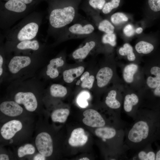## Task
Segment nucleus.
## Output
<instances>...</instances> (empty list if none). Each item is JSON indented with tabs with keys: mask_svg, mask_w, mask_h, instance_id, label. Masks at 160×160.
Wrapping results in <instances>:
<instances>
[{
	"mask_svg": "<svg viewBox=\"0 0 160 160\" xmlns=\"http://www.w3.org/2000/svg\"><path fill=\"white\" fill-rule=\"evenodd\" d=\"M133 122L125 128L124 145L133 151L160 140V109L140 108Z\"/></svg>",
	"mask_w": 160,
	"mask_h": 160,
	"instance_id": "obj_1",
	"label": "nucleus"
},
{
	"mask_svg": "<svg viewBox=\"0 0 160 160\" xmlns=\"http://www.w3.org/2000/svg\"><path fill=\"white\" fill-rule=\"evenodd\" d=\"M77 13V7L73 3L55 8L50 14L49 23L55 28L64 27L74 20Z\"/></svg>",
	"mask_w": 160,
	"mask_h": 160,
	"instance_id": "obj_2",
	"label": "nucleus"
},
{
	"mask_svg": "<svg viewBox=\"0 0 160 160\" xmlns=\"http://www.w3.org/2000/svg\"><path fill=\"white\" fill-rule=\"evenodd\" d=\"M116 77L115 63L113 61H106L97 66L93 89L100 92L106 91Z\"/></svg>",
	"mask_w": 160,
	"mask_h": 160,
	"instance_id": "obj_3",
	"label": "nucleus"
},
{
	"mask_svg": "<svg viewBox=\"0 0 160 160\" xmlns=\"http://www.w3.org/2000/svg\"><path fill=\"white\" fill-rule=\"evenodd\" d=\"M122 107L124 112L133 120L135 119L141 102V94L140 91L130 89L122 92Z\"/></svg>",
	"mask_w": 160,
	"mask_h": 160,
	"instance_id": "obj_4",
	"label": "nucleus"
},
{
	"mask_svg": "<svg viewBox=\"0 0 160 160\" xmlns=\"http://www.w3.org/2000/svg\"><path fill=\"white\" fill-rule=\"evenodd\" d=\"M100 42L97 36L92 34L88 36L84 41L82 46L74 50L71 54L73 59L77 61H82L85 59L92 52H97Z\"/></svg>",
	"mask_w": 160,
	"mask_h": 160,
	"instance_id": "obj_5",
	"label": "nucleus"
},
{
	"mask_svg": "<svg viewBox=\"0 0 160 160\" xmlns=\"http://www.w3.org/2000/svg\"><path fill=\"white\" fill-rule=\"evenodd\" d=\"M121 90L118 87L116 83L107 90L104 99V103L107 107L114 110L120 117L121 110L122 106L123 95Z\"/></svg>",
	"mask_w": 160,
	"mask_h": 160,
	"instance_id": "obj_6",
	"label": "nucleus"
},
{
	"mask_svg": "<svg viewBox=\"0 0 160 160\" xmlns=\"http://www.w3.org/2000/svg\"><path fill=\"white\" fill-rule=\"evenodd\" d=\"M97 66L88 64L84 72L74 84L77 89L81 91L93 89Z\"/></svg>",
	"mask_w": 160,
	"mask_h": 160,
	"instance_id": "obj_7",
	"label": "nucleus"
},
{
	"mask_svg": "<svg viewBox=\"0 0 160 160\" xmlns=\"http://www.w3.org/2000/svg\"><path fill=\"white\" fill-rule=\"evenodd\" d=\"M88 64L83 62H77L72 65H66L62 72L63 79L67 84H74L84 72Z\"/></svg>",
	"mask_w": 160,
	"mask_h": 160,
	"instance_id": "obj_8",
	"label": "nucleus"
},
{
	"mask_svg": "<svg viewBox=\"0 0 160 160\" xmlns=\"http://www.w3.org/2000/svg\"><path fill=\"white\" fill-rule=\"evenodd\" d=\"M14 100L19 104L23 105L25 109L30 112L35 111L38 107L37 98L32 92L19 91L14 95Z\"/></svg>",
	"mask_w": 160,
	"mask_h": 160,
	"instance_id": "obj_9",
	"label": "nucleus"
},
{
	"mask_svg": "<svg viewBox=\"0 0 160 160\" xmlns=\"http://www.w3.org/2000/svg\"><path fill=\"white\" fill-rule=\"evenodd\" d=\"M35 143L39 153L46 157H49L53 152V144L50 135L46 132H42L36 136Z\"/></svg>",
	"mask_w": 160,
	"mask_h": 160,
	"instance_id": "obj_10",
	"label": "nucleus"
},
{
	"mask_svg": "<svg viewBox=\"0 0 160 160\" xmlns=\"http://www.w3.org/2000/svg\"><path fill=\"white\" fill-rule=\"evenodd\" d=\"M95 27L91 23L86 22L76 23L70 26L68 29L70 38L88 37L92 35Z\"/></svg>",
	"mask_w": 160,
	"mask_h": 160,
	"instance_id": "obj_11",
	"label": "nucleus"
},
{
	"mask_svg": "<svg viewBox=\"0 0 160 160\" xmlns=\"http://www.w3.org/2000/svg\"><path fill=\"white\" fill-rule=\"evenodd\" d=\"M31 58L27 56H15L9 62L8 69L11 74L17 75L32 64Z\"/></svg>",
	"mask_w": 160,
	"mask_h": 160,
	"instance_id": "obj_12",
	"label": "nucleus"
},
{
	"mask_svg": "<svg viewBox=\"0 0 160 160\" xmlns=\"http://www.w3.org/2000/svg\"><path fill=\"white\" fill-rule=\"evenodd\" d=\"M84 118L83 122L86 125L92 127H100L106 126V122L104 118L97 111L89 109L83 113Z\"/></svg>",
	"mask_w": 160,
	"mask_h": 160,
	"instance_id": "obj_13",
	"label": "nucleus"
},
{
	"mask_svg": "<svg viewBox=\"0 0 160 160\" xmlns=\"http://www.w3.org/2000/svg\"><path fill=\"white\" fill-rule=\"evenodd\" d=\"M66 65L65 59L61 56L51 60L47 67L46 74L51 79L58 77Z\"/></svg>",
	"mask_w": 160,
	"mask_h": 160,
	"instance_id": "obj_14",
	"label": "nucleus"
},
{
	"mask_svg": "<svg viewBox=\"0 0 160 160\" xmlns=\"http://www.w3.org/2000/svg\"><path fill=\"white\" fill-rule=\"evenodd\" d=\"M23 125L19 121L13 120L4 124L2 127L0 133L2 137L5 140L12 138L18 131L22 129Z\"/></svg>",
	"mask_w": 160,
	"mask_h": 160,
	"instance_id": "obj_15",
	"label": "nucleus"
},
{
	"mask_svg": "<svg viewBox=\"0 0 160 160\" xmlns=\"http://www.w3.org/2000/svg\"><path fill=\"white\" fill-rule=\"evenodd\" d=\"M0 110L4 114L11 117H15L20 115L23 108L15 101H5L0 104Z\"/></svg>",
	"mask_w": 160,
	"mask_h": 160,
	"instance_id": "obj_16",
	"label": "nucleus"
},
{
	"mask_svg": "<svg viewBox=\"0 0 160 160\" xmlns=\"http://www.w3.org/2000/svg\"><path fill=\"white\" fill-rule=\"evenodd\" d=\"M152 144L135 151L128 158V160H155L156 152L153 149Z\"/></svg>",
	"mask_w": 160,
	"mask_h": 160,
	"instance_id": "obj_17",
	"label": "nucleus"
},
{
	"mask_svg": "<svg viewBox=\"0 0 160 160\" xmlns=\"http://www.w3.org/2000/svg\"><path fill=\"white\" fill-rule=\"evenodd\" d=\"M39 28L38 25L35 22L28 23L19 31L17 36V39L21 41L34 39L37 35Z\"/></svg>",
	"mask_w": 160,
	"mask_h": 160,
	"instance_id": "obj_18",
	"label": "nucleus"
},
{
	"mask_svg": "<svg viewBox=\"0 0 160 160\" xmlns=\"http://www.w3.org/2000/svg\"><path fill=\"white\" fill-rule=\"evenodd\" d=\"M88 139V136L85 134L84 129L82 128H78L72 131L68 143L71 146H81L86 144Z\"/></svg>",
	"mask_w": 160,
	"mask_h": 160,
	"instance_id": "obj_19",
	"label": "nucleus"
},
{
	"mask_svg": "<svg viewBox=\"0 0 160 160\" xmlns=\"http://www.w3.org/2000/svg\"><path fill=\"white\" fill-rule=\"evenodd\" d=\"M151 75L147 77L145 82L147 87L148 88L154 89L156 88L160 84V68L154 66L152 67L150 70Z\"/></svg>",
	"mask_w": 160,
	"mask_h": 160,
	"instance_id": "obj_20",
	"label": "nucleus"
},
{
	"mask_svg": "<svg viewBox=\"0 0 160 160\" xmlns=\"http://www.w3.org/2000/svg\"><path fill=\"white\" fill-rule=\"evenodd\" d=\"M138 69V65L135 63H132L126 65L124 68L122 72L123 78L125 82L127 84L132 83Z\"/></svg>",
	"mask_w": 160,
	"mask_h": 160,
	"instance_id": "obj_21",
	"label": "nucleus"
},
{
	"mask_svg": "<svg viewBox=\"0 0 160 160\" xmlns=\"http://www.w3.org/2000/svg\"><path fill=\"white\" fill-rule=\"evenodd\" d=\"M49 91L52 97L62 98L65 97L67 95L68 89V87L61 84L54 83L50 86Z\"/></svg>",
	"mask_w": 160,
	"mask_h": 160,
	"instance_id": "obj_22",
	"label": "nucleus"
},
{
	"mask_svg": "<svg viewBox=\"0 0 160 160\" xmlns=\"http://www.w3.org/2000/svg\"><path fill=\"white\" fill-rule=\"evenodd\" d=\"M4 7L8 10L20 13L26 10L27 5L20 0H9L5 4Z\"/></svg>",
	"mask_w": 160,
	"mask_h": 160,
	"instance_id": "obj_23",
	"label": "nucleus"
},
{
	"mask_svg": "<svg viewBox=\"0 0 160 160\" xmlns=\"http://www.w3.org/2000/svg\"><path fill=\"white\" fill-rule=\"evenodd\" d=\"M69 113L70 111L67 108H57L52 113L51 119L54 122L63 123L66 121Z\"/></svg>",
	"mask_w": 160,
	"mask_h": 160,
	"instance_id": "obj_24",
	"label": "nucleus"
},
{
	"mask_svg": "<svg viewBox=\"0 0 160 160\" xmlns=\"http://www.w3.org/2000/svg\"><path fill=\"white\" fill-rule=\"evenodd\" d=\"M16 47L20 50L31 49L36 51L39 49V44L36 40H26L20 41Z\"/></svg>",
	"mask_w": 160,
	"mask_h": 160,
	"instance_id": "obj_25",
	"label": "nucleus"
},
{
	"mask_svg": "<svg viewBox=\"0 0 160 160\" xmlns=\"http://www.w3.org/2000/svg\"><path fill=\"white\" fill-rule=\"evenodd\" d=\"M119 54L121 56H127L128 60L129 61H133L136 59V57L133 51L132 47L128 43L124 44L122 47L119 50Z\"/></svg>",
	"mask_w": 160,
	"mask_h": 160,
	"instance_id": "obj_26",
	"label": "nucleus"
},
{
	"mask_svg": "<svg viewBox=\"0 0 160 160\" xmlns=\"http://www.w3.org/2000/svg\"><path fill=\"white\" fill-rule=\"evenodd\" d=\"M154 48L152 44L144 41L138 42L135 46V50L138 53L144 54L150 53L153 50Z\"/></svg>",
	"mask_w": 160,
	"mask_h": 160,
	"instance_id": "obj_27",
	"label": "nucleus"
},
{
	"mask_svg": "<svg viewBox=\"0 0 160 160\" xmlns=\"http://www.w3.org/2000/svg\"><path fill=\"white\" fill-rule=\"evenodd\" d=\"M96 25L98 30L105 33H112L114 32V26L107 20H103L99 21Z\"/></svg>",
	"mask_w": 160,
	"mask_h": 160,
	"instance_id": "obj_28",
	"label": "nucleus"
},
{
	"mask_svg": "<svg viewBox=\"0 0 160 160\" xmlns=\"http://www.w3.org/2000/svg\"><path fill=\"white\" fill-rule=\"evenodd\" d=\"M35 151V148L32 145L27 144L18 148L17 154L19 157L21 158L27 155L33 154Z\"/></svg>",
	"mask_w": 160,
	"mask_h": 160,
	"instance_id": "obj_29",
	"label": "nucleus"
},
{
	"mask_svg": "<svg viewBox=\"0 0 160 160\" xmlns=\"http://www.w3.org/2000/svg\"><path fill=\"white\" fill-rule=\"evenodd\" d=\"M110 20L113 24L117 25L127 21L128 19L124 13L117 12L113 14L111 16Z\"/></svg>",
	"mask_w": 160,
	"mask_h": 160,
	"instance_id": "obj_30",
	"label": "nucleus"
},
{
	"mask_svg": "<svg viewBox=\"0 0 160 160\" xmlns=\"http://www.w3.org/2000/svg\"><path fill=\"white\" fill-rule=\"evenodd\" d=\"M116 36L114 33H105L101 39V43L104 44H108L112 47H114L116 45Z\"/></svg>",
	"mask_w": 160,
	"mask_h": 160,
	"instance_id": "obj_31",
	"label": "nucleus"
},
{
	"mask_svg": "<svg viewBox=\"0 0 160 160\" xmlns=\"http://www.w3.org/2000/svg\"><path fill=\"white\" fill-rule=\"evenodd\" d=\"M120 0H111L104 5L102 12L104 14L110 13L113 9L117 8L119 5Z\"/></svg>",
	"mask_w": 160,
	"mask_h": 160,
	"instance_id": "obj_32",
	"label": "nucleus"
},
{
	"mask_svg": "<svg viewBox=\"0 0 160 160\" xmlns=\"http://www.w3.org/2000/svg\"><path fill=\"white\" fill-rule=\"evenodd\" d=\"M89 97V94L87 90H82L78 95V103L81 107L83 108L87 106L88 104L87 99Z\"/></svg>",
	"mask_w": 160,
	"mask_h": 160,
	"instance_id": "obj_33",
	"label": "nucleus"
},
{
	"mask_svg": "<svg viewBox=\"0 0 160 160\" xmlns=\"http://www.w3.org/2000/svg\"><path fill=\"white\" fill-rule=\"evenodd\" d=\"M89 6L96 12L102 10L106 3L105 0H87Z\"/></svg>",
	"mask_w": 160,
	"mask_h": 160,
	"instance_id": "obj_34",
	"label": "nucleus"
},
{
	"mask_svg": "<svg viewBox=\"0 0 160 160\" xmlns=\"http://www.w3.org/2000/svg\"><path fill=\"white\" fill-rule=\"evenodd\" d=\"M148 2L151 10L155 12L160 11V0H148Z\"/></svg>",
	"mask_w": 160,
	"mask_h": 160,
	"instance_id": "obj_35",
	"label": "nucleus"
},
{
	"mask_svg": "<svg viewBox=\"0 0 160 160\" xmlns=\"http://www.w3.org/2000/svg\"><path fill=\"white\" fill-rule=\"evenodd\" d=\"M135 29L133 25L128 24L126 25L123 29V32L125 35L128 37H131L135 33Z\"/></svg>",
	"mask_w": 160,
	"mask_h": 160,
	"instance_id": "obj_36",
	"label": "nucleus"
},
{
	"mask_svg": "<svg viewBox=\"0 0 160 160\" xmlns=\"http://www.w3.org/2000/svg\"><path fill=\"white\" fill-rule=\"evenodd\" d=\"M4 59L1 55H0V76H2L4 72Z\"/></svg>",
	"mask_w": 160,
	"mask_h": 160,
	"instance_id": "obj_37",
	"label": "nucleus"
},
{
	"mask_svg": "<svg viewBox=\"0 0 160 160\" xmlns=\"http://www.w3.org/2000/svg\"><path fill=\"white\" fill-rule=\"evenodd\" d=\"M155 144L157 146V149L156 151H155V160H160V146L156 143Z\"/></svg>",
	"mask_w": 160,
	"mask_h": 160,
	"instance_id": "obj_38",
	"label": "nucleus"
},
{
	"mask_svg": "<svg viewBox=\"0 0 160 160\" xmlns=\"http://www.w3.org/2000/svg\"><path fill=\"white\" fill-rule=\"evenodd\" d=\"M34 160H46V157L43 155L39 153L36 155L33 158Z\"/></svg>",
	"mask_w": 160,
	"mask_h": 160,
	"instance_id": "obj_39",
	"label": "nucleus"
},
{
	"mask_svg": "<svg viewBox=\"0 0 160 160\" xmlns=\"http://www.w3.org/2000/svg\"><path fill=\"white\" fill-rule=\"evenodd\" d=\"M0 160H9V156L5 154H1L0 155Z\"/></svg>",
	"mask_w": 160,
	"mask_h": 160,
	"instance_id": "obj_40",
	"label": "nucleus"
},
{
	"mask_svg": "<svg viewBox=\"0 0 160 160\" xmlns=\"http://www.w3.org/2000/svg\"><path fill=\"white\" fill-rule=\"evenodd\" d=\"M26 4H31L33 0H20Z\"/></svg>",
	"mask_w": 160,
	"mask_h": 160,
	"instance_id": "obj_41",
	"label": "nucleus"
},
{
	"mask_svg": "<svg viewBox=\"0 0 160 160\" xmlns=\"http://www.w3.org/2000/svg\"><path fill=\"white\" fill-rule=\"evenodd\" d=\"M143 31V28L141 27H139L137 28L136 30V32L138 34H140Z\"/></svg>",
	"mask_w": 160,
	"mask_h": 160,
	"instance_id": "obj_42",
	"label": "nucleus"
},
{
	"mask_svg": "<svg viewBox=\"0 0 160 160\" xmlns=\"http://www.w3.org/2000/svg\"><path fill=\"white\" fill-rule=\"evenodd\" d=\"M79 160H89V159L87 157H84L80 158Z\"/></svg>",
	"mask_w": 160,
	"mask_h": 160,
	"instance_id": "obj_43",
	"label": "nucleus"
},
{
	"mask_svg": "<svg viewBox=\"0 0 160 160\" xmlns=\"http://www.w3.org/2000/svg\"><path fill=\"white\" fill-rule=\"evenodd\" d=\"M5 0V1H8L9 0Z\"/></svg>",
	"mask_w": 160,
	"mask_h": 160,
	"instance_id": "obj_44",
	"label": "nucleus"
}]
</instances>
